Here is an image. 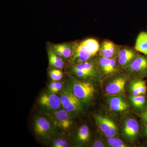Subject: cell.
<instances>
[{
  "label": "cell",
  "instance_id": "cell-18",
  "mask_svg": "<svg viewBox=\"0 0 147 147\" xmlns=\"http://www.w3.org/2000/svg\"><path fill=\"white\" fill-rule=\"evenodd\" d=\"M134 47L139 53L147 55V32L142 31L139 33Z\"/></svg>",
  "mask_w": 147,
  "mask_h": 147
},
{
  "label": "cell",
  "instance_id": "cell-7",
  "mask_svg": "<svg viewBox=\"0 0 147 147\" xmlns=\"http://www.w3.org/2000/svg\"><path fill=\"white\" fill-rule=\"evenodd\" d=\"M140 54L134 47L127 45H120L119 52L117 60L121 71H124Z\"/></svg>",
  "mask_w": 147,
  "mask_h": 147
},
{
  "label": "cell",
  "instance_id": "cell-22",
  "mask_svg": "<svg viewBox=\"0 0 147 147\" xmlns=\"http://www.w3.org/2000/svg\"><path fill=\"white\" fill-rule=\"evenodd\" d=\"M63 57L65 59H69L71 60L73 50V42L70 43H64V44H60Z\"/></svg>",
  "mask_w": 147,
  "mask_h": 147
},
{
  "label": "cell",
  "instance_id": "cell-9",
  "mask_svg": "<svg viewBox=\"0 0 147 147\" xmlns=\"http://www.w3.org/2000/svg\"><path fill=\"white\" fill-rule=\"evenodd\" d=\"M47 114L53 119L57 128L67 131L73 125V119L71 114L65 109L58 110Z\"/></svg>",
  "mask_w": 147,
  "mask_h": 147
},
{
  "label": "cell",
  "instance_id": "cell-14",
  "mask_svg": "<svg viewBox=\"0 0 147 147\" xmlns=\"http://www.w3.org/2000/svg\"><path fill=\"white\" fill-rule=\"evenodd\" d=\"M120 45L108 39L102 40L100 43L98 55L108 59H117L119 52Z\"/></svg>",
  "mask_w": 147,
  "mask_h": 147
},
{
  "label": "cell",
  "instance_id": "cell-13",
  "mask_svg": "<svg viewBox=\"0 0 147 147\" xmlns=\"http://www.w3.org/2000/svg\"><path fill=\"white\" fill-rule=\"evenodd\" d=\"M123 134L126 139L136 141L140 135V126L137 119L130 118L125 121L122 129Z\"/></svg>",
  "mask_w": 147,
  "mask_h": 147
},
{
  "label": "cell",
  "instance_id": "cell-23",
  "mask_svg": "<svg viewBox=\"0 0 147 147\" xmlns=\"http://www.w3.org/2000/svg\"><path fill=\"white\" fill-rule=\"evenodd\" d=\"M107 143L110 146L113 147H127L129 146L125 144L121 139L117 137H112L108 138Z\"/></svg>",
  "mask_w": 147,
  "mask_h": 147
},
{
  "label": "cell",
  "instance_id": "cell-17",
  "mask_svg": "<svg viewBox=\"0 0 147 147\" xmlns=\"http://www.w3.org/2000/svg\"><path fill=\"white\" fill-rule=\"evenodd\" d=\"M131 104L134 106V109L139 114L144 112L147 107V98L146 95H131L129 97Z\"/></svg>",
  "mask_w": 147,
  "mask_h": 147
},
{
  "label": "cell",
  "instance_id": "cell-6",
  "mask_svg": "<svg viewBox=\"0 0 147 147\" xmlns=\"http://www.w3.org/2000/svg\"><path fill=\"white\" fill-rule=\"evenodd\" d=\"M96 59L102 78H109L122 71L117 59H108L98 55Z\"/></svg>",
  "mask_w": 147,
  "mask_h": 147
},
{
  "label": "cell",
  "instance_id": "cell-12",
  "mask_svg": "<svg viewBox=\"0 0 147 147\" xmlns=\"http://www.w3.org/2000/svg\"><path fill=\"white\" fill-rule=\"evenodd\" d=\"M38 102L41 107L51 112L59 110L62 106L60 97L50 92L42 94L40 96Z\"/></svg>",
  "mask_w": 147,
  "mask_h": 147
},
{
  "label": "cell",
  "instance_id": "cell-29",
  "mask_svg": "<svg viewBox=\"0 0 147 147\" xmlns=\"http://www.w3.org/2000/svg\"><path fill=\"white\" fill-rule=\"evenodd\" d=\"M63 85L61 82H56L55 93H57L62 89Z\"/></svg>",
  "mask_w": 147,
  "mask_h": 147
},
{
  "label": "cell",
  "instance_id": "cell-27",
  "mask_svg": "<svg viewBox=\"0 0 147 147\" xmlns=\"http://www.w3.org/2000/svg\"><path fill=\"white\" fill-rule=\"evenodd\" d=\"M53 47L55 53H57L59 56H60L61 57H64L62 51L60 44L53 45Z\"/></svg>",
  "mask_w": 147,
  "mask_h": 147
},
{
  "label": "cell",
  "instance_id": "cell-21",
  "mask_svg": "<svg viewBox=\"0 0 147 147\" xmlns=\"http://www.w3.org/2000/svg\"><path fill=\"white\" fill-rule=\"evenodd\" d=\"M90 133L89 128L86 125H83L79 128L77 133V139L79 142L85 143L89 140Z\"/></svg>",
  "mask_w": 147,
  "mask_h": 147
},
{
  "label": "cell",
  "instance_id": "cell-30",
  "mask_svg": "<svg viewBox=\"0 0 147 147\" xmlns=\"http://www.w3.org/2000/svg\"><path fill=\"white\" fill-rule=\"evenodd\" d=\"M139 116L142 121H147V107L144 112L139 114Z\"/></svg>",
  "mask_w": 147,
  "mask_h": 147
},
{
  "label": "cell",
  "instance_id": "cell-26",
  "mask_svg": "<svg viewBox=\"0 0 147 147\" xmlns=\"http://www.w3.org/2000/svg\"><path fill=\"white\" fill-rule=\"evenodd\" d=\"M142 134L147 140V121H142Z\"/></svg>",
  "mask_w": 147,
  "mask_h": 147
},
{
  "label": "cell",
  "instance_id": "cell-19",
  "mask_svg": "<svg viewBox=\"0 0 147 147\" xmlns=\"http://www.w3.org/2000/svg\"><path fill=\"white\" fill-rule=\"evenodd\" d=\"M81 42L94 57H96L98 55L100 43L97 40L94 38H88L82 40Z\"/></svg>",
  "mask_w": 147,
  "mask_h": 147
},
{
  "label": "cell",
  "instance_id": "cell-28",
  "mask_svg": "<svg viewBox=\"0 0 147 147\" xmlns=\"http://www.w3.org/2000/svg\"><path fill=\"white\" fill-rule=\"evenodd\" d=\"M92 147H104L107 146L106 143L101 140H96L92 144Z\"/></svg>",
  "mask_w": 147,
  "mask_h": 147
},
{
  "label": "cell",
  "instance_id": "cell-24",
  "mask_svg": "<svg viewBox=\"0 0 147 147\" xmlns=\"http://www.w3.org/2000/svg\"><path fill=\"white\" fill-rule=\"evenodd\" d=\"M52 146L54 147H67L69 144L66 139L61 137L56 138L53 139L52 142Z\"/></svg>",
  "mask_w": 147,
  "mask_h": 147
},
{
  "label": "cell",
  "instance_id": "cell-2",
  "mask_svg": "<svg viewBox=\"0 0 147 147\" xmlns=\"http://www.w3.org/2000/svg\"><path fill=\"white\" fill-rule=\"evenodd\" d=\"M57 129L53 119L47 114L35 117L34 130L36 136L41 142H47L53 138Z\"/></svg>",
  "mask_w": 147,
  "mask_h": 147
},
{
  "label": "cell",
  "instance_id": "cell-31",
  "mask_svg": "<svg viewBox=\"0 0 147 147\" xmlns=\"http://www.w3.org/2000/svg\"><path fill=\"white\" fill-rule=\"evenodd\" d=\"M56 82H52L49 86V89L50 92L53 93H55Z\"/></svg>",
  "mask_w": 147,
  "mask_h": 147
},
{
  "label": "cell",
  "instance_id": "cell-5",
  "mask_svg": "<svg viewBox=\"0 0 147 147\" xmlns=\"http://www.w3.org/2000/svg\"><path fill=\"white\" fill-rule=\"evenodd\" d=\"M129 77L130 76L124 71H121L109 77L110 81L105 86V91L110 95L123 93L125 84Z\"/></svg>",
  "mask_w": 147,
  "mask_h": 147
},
{
  "label": "cell",
  "instance_id": "cell-4",
  "mask_svg": "<svg viewBox=\"0 0 147 147\" xmlns=\"http://www.w3.org/2000/svg\"><path fill=\"white\" fill-rule=\"evenodd\" d=\"M59 97L63 108L71 115H78L84 110V105L74 94L71 87L67 86L63 88Z\"/></svg>",
  "mask_w": 147,
  "mask_h": 147
},
{
  "label": "cell",
  "instance_id": "cell-20",
  "mask_svg": "<svg viewBox=\"0 0 147 147\" xmlns=\"http://www.w3.org/2000/svg\"><path fill=\"white\" fill-rule=\"evenodd\" d=\"M49 63L51 66L59 69L63 68L64 63L62 59L52 48L48 50Z\"/></svg>",
  "mask_w": 147,
  "mask_h": 147
},
{
  "label": "cell",
  "instance_id": "cell-11",
  "mask_svg": "<svg viewBox=\"0 0 147 147\" xmlns=\"http://www.w3.org/2000/svg\"><path fill=\"white\" fill-rule=\"evenodd\" d=\"M95 120L98 126L107 138L115 137L118 133V129L116 124L107 117L95 115Z\"/></svg>",
  "mask_w": 147,
  "mask_h": 147
},
{
  "label": "cell",
  "instance_id": "cell-8",
  "mask_svg": "<svg viewBox=\"0 0 147 147\" xmlns=\"http://www.w3.org/2000/svg\"><path fill=\"white\" fill-rule=\"evenodd\" d=\"M129 76H138L147 78V55L141 54L125 69Z\"/></svg>",
  "mask_w": 147,
  "mask_h": 147
},
{
  "label": "cell",
  "instance_id": "cell-10",
  "mask_svg": "<svg viewBox=\"0 0 147 147\" xmlns=\"http://www.w3.org/2000/svg\"><path fill=\"white\" fill-rule=\"evenodd\" d=\"M96 57L92 55L81 41L74 42L73 53L70 60L72 65L83 63Z\"/></svg>",
  "mask_w": 147,
  "mask_h": 147
},
{
  "label": "cell",
  "instance_id": "cell-25",
  "mask_svg": "<svg viewBox=\"0 0 147 147\" xmlns=\"http://www.w3.org/2000/svg\"><path fill=\"white\" fill-rule=\"evenodd\" d=\"M49 75L51 79L54 81L61 80L63 77V73L59 69H53L49 72Z\"/></svg>",
  "mask_w": 147,
  "mask_h": 147
},
{
  "label": "cell",
  "instance_id": "cell-16",
  "mask_svg": "<svg viewBox=\"0 0 147 147\" xmlns=\"http://www.w3.org/2000/svg\"><path fill=\"white\" fill-rule=\"evenodd\" d=\"M144 78L138 76H134L129 86V91L133 95H146L147 86L146 81Z\"/></svg>",
  "mask_w": 147,
  "mask_h": 147
},
{
  "label": "cell",
  "instance_id": "cell-15",
  "mask_svg": "<svg viewBox=\"0 0 147 147\" xmlns=\"http://www.w3.org/2000/svg\"><path fill=\"white\" fill-rule=\"evenodd\" d=\"M107 103L111 110L115 112H123L129 108L128 102L123 96L113 95L108 98Z\"/></svg>",
  "mask_w": 147,
  "mask_h": 147
},
{
  "label": "cell",
  "instance_id": "cell-3",
  "mask_svg": "<svg viewBox=\"0 0 147 147\" xmlns=\"http://www.w3.org/2000/svg\"><path fill=\"white\" fill-rule=\"evenodd\" d=\"M96 57L83 63L72 65L71 71L75 76L85 79H100L102 78Z\"/></svg>",
  "mask_w": 147,
  "mask_h": 147
},
{
  "label": "cell",
  "instance_id": "cell-1",
  "mask_svg": "<svg viewBox=\"0 0 147 147\" xmlns=\"http://www.w3.org/2000/svg\"><path fill=\"white\" fill-rule=\"evenodd\" d=\"M93 82L90 80H73L71 88L74 94L83 105L89 106L94 101L97 90Z\"/></svg>",
  "mask_w": 147,
  "mask_h": 147
}]
</instances>
